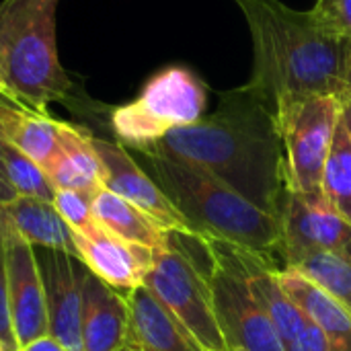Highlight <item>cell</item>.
Returning <instances> with one entry per match:
<instances>
[{
    "mask_svg": "<svg viewBox=\"0 0 351 351\" xmlns=\"http://www.w3.org/2000/svg\"><path fill=\"white\" fill-rule=\"evenodd\" d=\"M95 150L103 165V189L134 204L165 230L195 234L187 218L162 191V187L130 156L123 144L95 138ZM197 237V234H195Z\"/></svg>",
    "mask_w": 351,
    "mask_h": 351,
    "instance_id": "obj_10",
    "label": "cell"
},
{
    "mask_svg": "<svg viewBox=\"0 0 351 351\" xmlns=\"http://www.w3.org/2000/svg\"><path fill=\"white\" fill-rule=\"evenodd\" d=\"M0 212L6 224L31 247L60 249L76 255L72 230L51 202L16 195L10 204L0 206Z\"/></svg>",
    "mask_w": 351,
    "mask_h": 351,
    "instance_id": "obj_19",
    "label": "cell"
},
{
    "mask_svg": "<svg viewBox=\"0 0 351 351\" xmlns=\"http://www.w3.org/2000/svg\"><path fill=\"white\" fill-rule=\"evenodd\" d=\"M0 351H8V350H6V346L2 343V339H0Z\"/></svg>",
    "mask_w": 351,
    "mask_h": 351,
    "instance_id": "obj_35",
    "label": "cell"
},
{
    "mask_svg": "<svg viewBox=\"0 0 351 351\" xmlns=\"http://www.w3.org/2000/svg\"><path fill=\"white\" fill-rule=\"evenodd\" d=\"M0 339L8 351H19L12 321H10V302H8V276H6V255H4V241L0 234Z\"/></svg>",
    "mask_w": 351,
    "mask_h": 351,
    "instance_id": "obj_26",
    "label": "cell"
},
{
    "mask_svg": "<svg viewBox=\"0 0 351 351\" xmlns=\"http://www.w3.org/2000/svg\"><path fill=\"white\" fill-rule=\"evenodd\" d=\"M47 308V335L66 351H82L80 286L84 263L66 251L33 247Z\"/></svg>",
    "mask_w": 351,
    "mask_h": 351,
    "instance_id": "obj_11",
    "label": "cell"
},
{
    "mask_svg": "<svg viewBox=\"0 0 351 351\" xmlns=\"http://www.w3.org/2000/svg\"><path fill=\"white\" fill-rule=\"evenodd\" d=\"M313 12L333 33L351 43V0H317Z\"/></svg>",
    "mask_w": 351,
    "mask_h": 351,
    "instance_id": "obj_25",
    "label": "cell"
},
{
    "mask_svg": "<svg viewBox=\"0 0 351 351\" xmlns=\"http://www.w3.org/2000/svg\"><path fill=\"white\" fill-rule=\"evenodd\" d=\"M53 206L64 218V222L70 226V230L74 232L95 234L101 228L93 216V195L88 193L58 189L53 197Z\"/></svg>",
    "mask_w": 351,
    "mask_h": 351,
    "instance_id": "obj_24",
    "label": "cell"
},
{
    "mask_svg": "<svg viewBox=\"0 0 351 351\" xmlns=\"http://www.w3.org/2000/svg\"><path fill=\"white\" fill-rule=\"evenodd\" d=\"M19 351H66V348L62 343H58L51 335H43V337L27 343L25 348H21Z\"/></svg>",
    "mask_w": 351,
    "mask_h": 351,
    "instance_id": "obj_28",
    "label": "cell"
},
{
    "mask_svg": "<svg viewBox=\"0 0 351 351\" xmlns=\"http://www.w3.org/2000/svg\"><path fill=\"white\" fill-rule=\"evenodd\" d=\"M4 144H6V140L0 134V175H2V165H4Z\"/></svg>",
    "mask_w": 351,
    "mask_h": 351,
    "instance_id": "obj_32",
    "label": "cell"
},
{
    "mask_svg": "<svg viewBox=\"0 0 351 351\" xmlns=\"http://www.w3.org/2000/svg\"><path fill=\"white\" fill-rule=\"evenodd\" d=\"M206 103V84L191 70L167 66L146 80L132 103L111 109V128L119 144L144 152L169 132L199 121Z\"/></svg>",
    "mask_w": 351,
    "mask_h": 351,
    "instance_id": "obj_5",
    "label": "cell"
},
{
    "mask_svg": "<svg viewBox=\"0 0 351 351\" xmlns=\"http://www.w3.org/2000/svg\"><path fill=\"white\" fill-rule=\"evenodd\" d=\"M142 154L197 167L282 220L286 173L278 117L247 84L222 93L212 115L169 132Z\"/></svg>",
    "mask_w": 351,
    "mask_h": 351,
    "instance_id": "obj_1",
    "label": "cell"
},
{
    "mask_svg": "<svg viewBox=\"0 0 351 351\" xmlns=\"http://www.w3.org/2000/svg\"><path fill=\"white\" fill-rule=\"evenodd\" d=\"M284 351H333L331 350V343L327 339V335L306 317L300 333L284 343Z\"/></svg>",
    "mask_w": 351,
    "mask_h": 351,
    "instance_id": "obj_27",
    "label": "cell"
},
{
    "mask_svg": "<svg viewBox=\"0 0 351 351\" xmlns=\"http://www.w3.org/2000/svg\"><path fill=\"white\" fill-rule=\"evenodd\" d=\"M239 253L247 274L249 288L257 298V302L261 304V308L265 311V315L269 317L276 333L282 339V346L292 341L300 333L306 315L296 306V302L284 290L278 278V269L267 263V257L245 249H239Z\"/></svg>",
    "mask_w": 351,
    "mask_h": 351,
    "instance_id": "obj_16",
    "label": "cell"
},
{
    "mask_svg": "<svg viewBox=\"0 0 351 351\" xmlns=\"http://www.w3.org/2000/svg\"><path fill=\"white\" fill-rule=\"evenodd\" d=\"M80 335L82 351H119L128 343V298L86 265L80 286Z\"/></svg>",
    "mask_w": 351,
    "mask_h": 351,
    "instance_id": "obj_13",
    "label": "cell"
},
{
    "mask_svg": "<svg viewBox=\"0 0 351 351\" xmlns=\"http://www.w3.org/2000/svg\"><path fill=\"white\" fill-rule=\"evenodd\" d=\"M208 278L214 311L228 351H284L269 317L253 296L237 247L208 241Z\"/></svg>",
    "mask_w": 351,
    "mask_h": 351,
    "instance_id": "obj_7",
    "label": "cell"
},
{
    "mask_svg": "<svg viewBox=\"0 0 351 351\" xmlns=\"http://www.w3.org/2000/svg\"><path fill=\"white\" fill-rule=\"evenodd\" d=\"M282 249L284 257L327 251L351 259V226L329 206L323 193L308 195L286 189Z\"/></svg>",
    "mask_w": 351,
    "mask_h": 351,
    "instance_id": "obj_9",
    "label": "cell"
},
{
    "mask_svg": "<svg viewBox=\"0 0 351 351\" xmlns=\"http://www.w3.org/2000/svg\"><path fill=\"white\" fill-rule=\"evenodd\" d=\"M16 197V191L10 187V183L0 175V206H6V204H10L12 199Z\"/></svg>",
    "mask_w": 351,
    "mask_h": 351,
    "instance_id": "obj_29",
    "label": "cell"
},
{
    "mask_svg": "<svg viewBox=\"0 0 351 351\" xmlns=\"http://www.w3.org/2000/svg\"><path fill=\"white\" fill-rule=\"evenodd\" d=\"M60 0L0 2V72L4 97L47 113L70 99L72 80L58 56L56 10Z\"/></svg>",
    "mask_w": 351,
    "mask_h": 351,
    "instance_id": "obj_4",
    "label": "cell"
},
{
    "mask_svg": "<svg viewBox=\"0 0 351 351\" xmlns=\"http://www.w3.org/2000/svg\"><path fill=\"white\" fill-rule=\"evenodd\" d=\"M45 173L56 189L80 191L95 197L103 189V165L90 132L68 121H58V148Z\"/></svg>",
    "mask_w": 351,
    "mask_h": 351,
    "instance_id": "obj_15",
    "label": "cell"
},
{
    "mask_svg": "<svg viewBox=\"0 0 351 351\" xmlns=\"http://www.w3.org/2000/svg\"><path fill=\"white\" fill-rule=\"evenodd\" d=\"M154 181L173 199L193 232L267 257L282 247V220L263 212L210 173L158 154H144Z\"/></svg>",
    "mask_w": 351,
    "mask_h": 351,
    "instance_id": "obj_3",
    "label": "cell"
},
{
    "mask_svg": "<svg viewBox=\"0 0 351 351\" xmlns=\"http://www.w3.org/2000/svg\"><path fill=\"white\" fill-rule=\"evenodd\" d=\"M278 278L296 306L327 335L333 351H351V313L294 269H278Z\"/></svg>",
    "mask_w": 351,
    "mask_h": 351,
    "instance_id": "obj_17",
    "label": "cell"
},
{
    "mask_svg": "<svg viewBox=\"0 0 351 351\" xmlns=\"http://www.w3.org/2000/svg\"><path fill=\"white\" fill-rule=\"evenodd\" d=\"M286 267L317 284L351 313V259L337 253L311 251L286 257Z\"/></svg>",
    "mask_w": 351,
    "mask_h": 351,
    "instance_id": "obj_21",
    "label": "cell"
},
{
    "mask_svg": "<svg viewBox=\"0 0 351 351\" xmlns=\"http://www.w3.org/2000/svg\"><path fill=\"white\" fill-rule=\"evenodd\" d=\"M276 117L284 148L286 189L323 193V171L341 121V101L331 95L304 97L282 105Z\"/></svg>",
    "mask_w": 351,
    "mask_h": 351,
    "instance_id": "obj_8",
    "label": "cell"
},
{
    "mask_svg": "<svg viewBox=\"0 0 351 351\" xmlns=\"http://www.w3.org/2000/svg\"><path fill=\"white\" fill-rule=\"evenodd\" d=\"M253 43V76L247 82L274 111L282 105L331 95L341 99L351 64V43L315 12L280 0H234Z\"/></svg>",
    "mask_w": 351,
    "mask_h": 351,
    "instance_id": "obj_2",
    "label": "cell"
},
{
    "mask_svg": "<svg viewBox=\"0 0 351 351\" xmlns=\"http://www.w3.org/2000/svg\"><path fill=\"white\" fill-rule=\"evenodd\" d=\"M93 216L103 230L134 245L158 249L165 247L169 239V230L154 218L109 189H101L93 197Z\"/></svg>",
    "mask_w": 351,
    "mask_h": 351,
    "instance_id": "obj_20",
    "label": "cell"
},
{
    "mask_svg": "<svg viewBox=\"0 0 351 351\" xmlns=\"http://www.w3.org/2000/svg\"><path fill=\"white\" fill-rule=\"evenodd\" d=\"M119 351H142V350H138V348H134V346H130V343H125L123 348Z\"/></svg>",
    "mask_w": 351,
    "mask_h": 351,
    "instance_id": "obj_33",
    "label": "cell"
},
{
    "mask_svg": "<svg viewBox=\"0 0 351 351\" xmlns=\"http://www.w3.org/2000/svg\"><path fill=\"white\" fill-rule=\"evenodd\" d=\"M0 134L43 171L58 148V119L8 99H0Z\"/></svg>",
    "mask_w": 351,
    "mask_h": 351,
    "instance_id": "obj_18",
    "label": "cell"
},
{
    "mask_svg": "<svg viewBox=\"0 0 351 351\" xmlns=\"http://www.w3.org/2000/svg\"><path fill=\"white\" fill-rule=\"evenodd\" d=\"M76 257L105 284L121 294H130L144 280L152 267L154 249L121 241L99 228L95 234L72 230Z\"/></svg>",
    "mask_w": 351,
    "mask_h": 351,
    "instance_id": "obj_12",
    "label": "cell"
},
{
    "mask_svg": "<svg viewBox=\"0 0 351 351\" xmlns=\"http://www.w3.org/2000/svg\"><path fill=\"white\" fill-rule=\"evenodd\" d=\"M2 177L10 183V187L16 191V195L35 197L43 202H51L56 197V187L49 181L43 167H39L35 160L19 152L8 142L4 144V165H2Z\"/></svg>",
    "mask_w": 351,
    "mask_h": 351,
    "instance_id": "obj_23",
    "label": "cell"
},
{
    "mask_svg": "<svg viewBox=\"0 0 351 351\" xmlns=\"http://www.w3.org/2000/svg\"><path fill=\"white\" fill-rule=\"evenodd\" d=\"M210 263V249H208ZM204 265L187 247V234L169 230L165 247L154 249L152 267L144 286L191 331L208 351H228L220 331L212 286Z\"/></svg>",
    "mask_w": 351,
    "mask_h": 351,
    "instance_id": "obj_6",
    "label": "cell"
},
{
    "mask_svg": "<svg viewBox=\"0 0 351 351\" xmlns=\"http://www.w3.org/2000/svg\"><path fill=\"white\" fill-rule=\"evenodd\" d=\"M0 99H6V97H4V82H2V72H0Z\"/></svg>",
    "mask_w": 351,
    "mask_h": 351,
    "instance_id": "obj_34",
    "label": "cell"
},
{
    "mask_svg": "<svg viewBox=\"0 0 351 351\" xmlns=\"http://www.w3.org/2000/svg\"><path fill=\"white\" fill-rule=\"evenodd\" d=\"M341 121H343L351 138V103H348V101H341Z\"/></svg>",
    "mask_w": 351,
    "mask_h": 351,
    "instance_id": "obj_30",
    "label": "cell"
},
{
    "mask_svg": "<svg viewBox=\"0 0 351 351\" xmlns=\"http://www.w3.org/2000/svg\"><path fill=\"white\" fill-rule=\"evenodd\" d=\"M321 191L329 206L351 226V138L339 121L325 162Z\"/></svg>",
    "mask_w": 351,
    "mask_h": 351,
    "instance_id": "obj_22",
    "label": "cell"
},
{
    "mask_svg": "<svg viewBox=\"0 0 351 351\" xmlns=\"http://www.w3.org/2000/svg\"><path fill=\"white\" fill-rule=\"evenodd\" d=\"M125 298L130 346L142 351H208L146 286H138Z\"/></svg>",
    "mask_w": 351,
    "mask_h": 351,
    "instance_id": "obj_14",
    "label": "cell"
},
{
    "mask_svg": "<svg viewBox=\"0 0 351 351\" xmlns=\"http://www.w3.org/2000/svg\"><path fill=\"white\" fill-rule=\"evenodd\" d=\"M339 101H348L351 103V64L343 76V93H341V99Z\"/></svg>",
    "mask_w": 351,
    "mask_h": 351,
    "instance_id": "obj_31",
    "label": "cell"
}]
</instances>
